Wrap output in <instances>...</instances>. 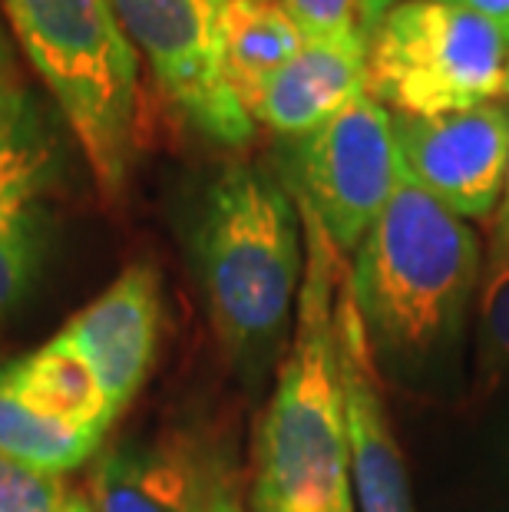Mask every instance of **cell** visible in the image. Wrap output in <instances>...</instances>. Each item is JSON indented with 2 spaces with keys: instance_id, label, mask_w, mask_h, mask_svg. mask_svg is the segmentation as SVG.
Segmentation results:
<instances>
[{
  "instance_id": "6da1fadb",
  "label": "cell",
  "mask_w": 509,
  "mask_h": 512,
  "mask_svg": "<svg viewBox=\"0 0 509 512\" xmlns=\"http://www.w3.org/2000/svg\"><path fill=\"white\" fill-rule=\"evenodd\" d=\"M295 337L255 437V512H354L338 361V291L348 268L308 205Z\"/></svg>"
},
{
  "instance_id": "7a4b0ae2",
  "label": "cell",
  "mask_w": 509,
  "mask_h": 512,
  "mask_svg": "<svg viewBox=\"0 0 509 512\" xmlns=\"http://www.w3.org/2000/svg\"><path fill=\"white\" fill-rule=\"evenodd\" d=\"M480 278L476 232L407 176L348 268L371 351L410 380H430L453 357Z\"/></svg>"
},
{
  "instance_id": "3957f363",
  "label": "cell",
  "mask_w": 509,
  "mask_h": 512,
  "mask_svg": "<svg viewBox=\"0 0 509 512\" xmlns=\"http://www.w3.org/2000/svg\"><path fill=\"white\" fill-rule=\"evenodd\" d=\"M192 261L225 354L248 377L262 374L305 278V225L285 185L248 162L219 172L202 192Z\"/></svg>"
},
{
  "instance_id": "277c9868",
  "label": "cell",
  "mask_w": 509,
  "mask_h": 512,
  "mask_svg": "<svg viewBox=\"0 0 509 512\" xmlns=\"http://www.w3.org/2000/svg\"><path fill=\"white\" fill-rule=\"evenodd\" d=\"M103 199L126 192L146 139L139 50L110 0H0Z\"/></svg>"
},
{
  "instance_id": "5b68a950",
  "label": "cell",
  "mask_w": 509,
  "mask_h": 512,
  "mask_svg": "<svg viewBox=\"0 0 509 512\" xmlns=\"http://www.w3.org/2000/svg\"><path fill=\"white\" fill-rule=\"evenodd\" d=\"M509 30L460 0H404L367 40V93L394 116H440L506 93Z\"/></svg>"
},
{
  "instance_id": "8992f818",
  "label": "cell",
  "mask_w": 509,
  "mask_h": 512,
  "mask_svg": "<svg viewBox=\"0 0 509 512\" xmlns=\"http://www.w3.org/2000/svg\"><path fill=\"white\" fill-rule=\"evenodd\" d=\"M404 179L394 113L354 96L308 136L291 139V185L338 252H357Z\"/></svg>"
},
{
  "instance_id": "52a82bcc",
  "label": "cell",
  "mask_w": 509,
  "mask_h": 512,
  "mask_svg": "<svg viewBox=\"0 0 509 512\" xmlns=\"http://www.w3.org/2000/svg\"><path fill=\"white\" fill-rule=\"evenodd\" d=\"M176 113L219 146L238 149L255 123L225 73L215 0H110Z\"/></svg>"
},
{
  "instance_id": "ba28073f",
  "label": "cell",
  "mask_w": 509,
  "mask_h": 512,
  "mask_svg": "<svg viewBox=\"0 0 509 512\" xmlns=\"http://www.w3.org/2000/svg\"><path fill=\"white\" fill-rule=\"evenodd\" d=\"M404 176L460 219L496 215L509 176V106L394 116Z\"/></svg>"
},
{
  "instance_id": "9c48e42d",
  "label": "cell",
  "mask_w": 509,
  "mask_h": 512,
  "mask_svg": "<svg viewBox=\"0 0 509 512\" xmlns=\"http://www.w3.org/2000/svg\"><path fill=\"white\" fill-rule=\"evenodd\" d=\"M229 486L222 460L199 437L162 430L96 456L86 499L93 512H212Z\"/></svg>"
},
{
  "instance_id": "30bf717a",
  "label": "cell",
  "mask_w": 509,
  "mask_h": 512,
  "mask_svg": "<svg viewBox=\"0 0 509 512\" xmlns=\"http://www.w3.org/2000/svg\"><path fill=\"white\" fill-rule=\"evenodd\" d=\"M338 361L344 387V427H348V470L361 512H417L410 496L404 453L387 417L371 341L351 298L348 275L338 291Z\"/></svg>"
},
{
  "instance_id": "8fae6325",
  "label": "cell",
  "mask_w": 509,
  "mask_h": 512,
  "mask_svg": "<svg viewBox=\"0 0 509 512\" xmlns=\"http://www.w3.org/2000/svg\"><path fill=\"white\" fill-rule=\"evenodd\" d=\"M159 324L162 288L153 265L123 268L110 288L63 324L60 337L93 367L116 417L146 384L156 361Z\"/></svg>"
},
{
  "instance_id": "7c38bea8",
  "label": "cell",
  "mask_w": 509,
  "mask_h": 512,
  "mask_svg": "<svg viewBox=\"0 0 509 512\" xmlns=\"http://www.w3.org/2000/svg\"><path fill=\"white\" fill-rule=\"evenodd\" d=\"M367 90V40H308L285 67L252 86L242 106L252 123L285 139L308 136Z\"/></svg>"
},
{
  "instance_id": "4fadbf2b",
  "label": "cell",
  "mask_w": 509,
  "mask_h": 512,
  "mask_svg": "<svg viewBox=\"0 0 509 512\" xmlns=\"http://www.w3.org/2000/svg\"><path fill=\"white\" fill-rule=\"evenodd\" d=\"M57 172V133L0 30V212L37 205Z\"/></svg>"
},
{
  "instance_id": "5bb4252c",
  "label": "cell",
  "mask_w": 509,
  "mask_h": 512,
  "mask_svg": "<svg viewBox=\"0 0 509 512\" xmlns=\"http://www.w3.org/2000/svg\"><path fill=\"white\" fill-rule=\"evenodd\" d=\"M10 387L24 397L43 417L73 423L96 433L113 427L116 410L96 380L93 367L73 351L70 341L57 334L53 341L37 347L34 354L7 361Z\"/></svg>"
},
{
  "instance_id": "9a60e30c",
  "label": "cell",
  "mask_w": 509,
  "mask_h": 512,
  "mask_svg": "<svg viewBox=\"0 0 509 512\" xmlns=\"http://www.w3.org/2000/svg\"><path fill=\"white\" fill-rule=\"evenodd\" d=\"M215 20L225 73L238 100L308 43L281 0H215Z\"/></svg>"
},
{
  "instance_id": "2e32d148",
  "label": "cell",
  "mask_w": 509,
  "mask_h": 512,
  "mask_svg": "<svg viewBox=\"0 0 509 512\" xmlns=\"http://www.w3.org/2000/svg\"><path fill=\"white\" fill-rule=\"evenodd\" d=\"M103 437L106 433L43 417L10 387L7 364L0 361V453L43 473L63 476L90 460Z\"/></svg>"
},
{
  "instance_id": "e0dca14e",
  "label": "cell",
  "mask_w": 509,
  "mask_h": 512,
  "mask_svg": "<svg viewBox=\"0 0 509 512\" xmlns=\"http://www.w3.org/2000/svg\"><path fill=\"white\" fill-rule=\"evenodd\" d=\"M476 294V387L486 394L509 380V248L486 245Z\"/></svg>"
},
{
  "instance_id": "ac0fdd59",
  "label": "cell",
  "mask_w": 509,
  "mask_h": 512,
  "mask_svg": "<svg viewBox=\"0 0 509 512\" xmlns=\"http://www.w3.org/2000/svg\"><path fill=\"white\" fill-rule=\"evenodd\" d=\"M47 252V212L37 205L0 212V314L14 311L40 275Z\"/></svg>"
},
{
  "instance_id": "d6986e66",
  "label": "cell",
  "mask_w": 509,
  "mask_h": 512,
  "mask_svg": "<svg viewBox=\"0 0 509 512\" xmlns=\"http://www.w3.org/2000/svg\"><path fill=\"white\" fill-rule=\"evenodd\" d=\"M70 496L63 476L0 453V512H63Z\"/></svg>"
},
{
  "instance_id": "ffe728a7",
  "label": "cell",
  "mask_w": 509,
  "mask_h": 512,
  "mask_svg": "<svg viewBox=\"0 0 509 512\" xmlns=\"http://www.w3.org/2000/svg\"><path fill=\"white\" fill-rule=\"evenodd\" d=\"M308 40H341L357 30V0H281Z\"/></svg>"
},
{
  "instance_id": "44dd1931",
  "label": "cell",
  "mask_w": 509,
  "mask_h": 512,
  "mask_svg": "<svg viewBox=\"0 0 509 512\" xmlns=\"http://www.w3.org/2000/svg\"><path fill=\"white\" fill-rule=\"evenodd\" d=\"M404 0H357V30H361L364 40H371L374 27L381 24L387 10H394Z\"/></svg>"
},
{
  "instance_id": "7402d4cb",
  "label": "cell",
  "mask_w": 509,
  "mask_h": 512,
  "mask_svg": "<svg viewBox=\"0 0 509 512\" xmlns=\"http://www.w3.org/2000/svg\"><path fill=\"white\" fill-rule=\"evenodd\" d=\"M460 4L476 10V14L486 20H493V24H500L503 30H509V0H460Z\"/></svg>"
},
{
  "instance_id": "603a6c76",
  "label": "cell",
  "mask_w": 509,
  "mask_h": 512,
  "mask_svg": "<svg viewBox=\"0 0 509 512\" xmlns=\"http://www.w3.org/2000/svg\"><path fill=\"white\" fill-rule=\"evenodd\" d=\"M490 248H509V176H506V192L500 209L493 215V235H490Z\"/></svg>"
},
{
  "instance_id": "cb8c5ba5",
  "label": "cell",
  "mask_w": 509,
  "mask_h": 512,
  "mask_svg": "<svg viewBox=\"0 0 509 512\" xmlns=\"http://www.w3.org/2000/svg\"><path fill=\"white\" fill-rule=\"evenodd\" d=\"M212 512H245V506L238 503V493H235V486H229V489H225V493H222V499H219V503H215V509H212Z\"/></svg>"
},
{
  "instance_id": "d4e9b609",
  "label": "cell",
  "mask_w": 509,
  "mask_h": 512,
  "mask_svg": "<svg viewBox=\"0 0 509 512\" xmlns=\"http://www.w3.org/2000/svg\"><path fill=\"white\" fill-rule=\"evenodd\" d=\"M63 512H93V506H90V499H86V496H77V493H73V496H70V503H67V509H63Z\"/></svg>"
},
{
  "instance_id": "484cf974",
  "label": "cell",
  "mask_w": 509,
  "mask_h": 512,
  "mask_svg": "<svg viewBox=\"0 0 509 512\" xmlns=\"http://www.w3.org/2000/svg\"><path fill=\"white\" fill-rule=\"evenodd\" d=\"M500 446H503V463L509 466V423L503 427V437H500Z\"/></svg>"
},
{
  "instance_id": "4316f807",
  "label": "cell",
  "mask_w": 509,
  "mask_h": 512,
  "mask_svg": "<svg viewBox=\"0 0 509 512\" xmlns=\"http://www.w3.org/2000/svg\"><path fill=\"white\" fill-rule=\"evenodd\" d=\"M506 96H509V73H506Z\"/></svg>"
}]
</instances>
